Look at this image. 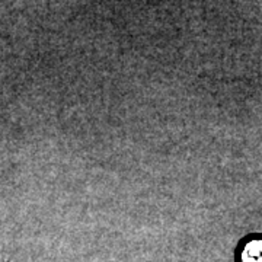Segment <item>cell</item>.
<instances>
[{
    "mask_svg": "<svg viewBox=\"0 0 262 262\" xmlns=\"http://www.w3.org/2000/svg\"><path fill=\"white\" fill-rule=\"evenodd\" d=\"M239 262H262V236L248 237L237 253Z\"/></svg>",
    "mask_w": 262,
    "mask_h": 262,
    "instance_id": "6da1fadb",
    "label": "cell"
}]
</instances>
